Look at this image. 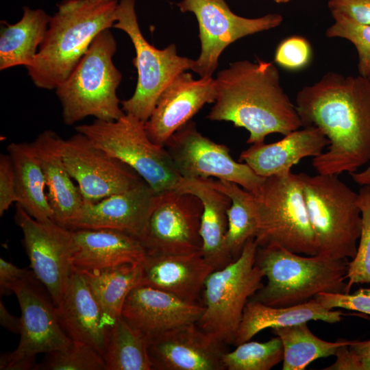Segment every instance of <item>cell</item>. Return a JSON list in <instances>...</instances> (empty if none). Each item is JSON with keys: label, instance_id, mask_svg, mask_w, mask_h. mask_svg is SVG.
Segmentation results:
<instances>
[{"label": "cell", "instance_id": "obj_1", "mask_svg": "<svg viewBox=\"0 0 370 370\" xmlns=\"http://www.w3.org/2000/svg\"><path fill=\"white\" fill-rule=\"evenodd\" d=\"M296 110L303 127L319 129L329 140L314 157L317 173L358 171L370 162V78L328 72L299 91Z\"/></svg>", "mask_w": 370, "mask_h": 370}, {"label": "cell", "instance_id": "obj_2", "mask_svg": "<svg viewBox=\"0 0 370 370\" xmlns=\"http://www.w3.org/2000/svg\"><path fill=\"white\" fill-rule=\"evenodd\" d=\"M215 82L217 97L208 119L245 128L249 132L247 143H262L271 134L285 136L303 127L272 62H232L217 73Z\"/></svg>", "mask_w": 370, "mask_h": 370}, {"label": "cell", "instance_id": "obj_3", "mask_svg": "<svg viewBox=\"0 0 370 370\" xmlns=\"http://www.w3.org/2000/svg\"><path fill=\"white\" fill-rule=\"evenodd\" d=\"M116 0H62L27 73L40 88L56 89L70 75L95 37L113 27Z\"/></svg>", "mask_w": 370, "mask_h": 370}, {"label": "cell", "instance_id": "obj_4", "mask_svg": "<svg viewBox=\"0 0 370 370\" xmlns=\"http://www.w3.org/2000/svg\"><path fill=\"white\" fill-rule=\"evenodd\" d=\"M348 258L303 256L279 245L258 247L256 264L267 284L251 299L275 307L292 306L320 293H346Z\"/></svg>", "mask_w": 370, "mask_h": 370}, {"label": "cell", "instance_id": "obj_5", "mask_svg": "<svg viewBox=\"0 0 370 370\" xmlns=\"http://www.w3.org/2000/svg\"><path fill=\"white\" fill-rule=\"evenodd\" d=\"M116 51L113 34L109 29H103L70 75L56 88L66 125L89 116L112 121L125 114L116 95L122 75L112 61Z\"/></svg>", "mask_w": 370, "mask_h": 370}, {"label": "cell", "instance_id": "obj_6", "mask_svg": "<svg viewBox=\"0 0 370 370\" xmlns=\"http://www.w3.org/2000/svg\"><path fill=\"white\" fill-rule=\"evenodd\" d=\"M298 174L317 241L316 256L354 258L362 227L358 193L338 175Z\"/></svg>", "mask_w": 370, "mask_h": 370}, {"label": "cell", "instance_id": "obj_7", "mask_svg": "<svg viewBox=\"0 0 370 370\" xmlns=\"http://www.w3.org/2000/svg\"><path fill=\"white\" fill-rule=\"evenodd\" d=\"M97 147L134 170L155 194L175 189L182 177L164 147L153 143L145 122L126 114L75 127Z\"/></svg>", "mask_w": 370, "mask_h": 370}, {"label": "cell", "instance_id": "obj_8", "mask_svg": "<svg viewBox=\"0 0 370 370\" xmlns=\"http://www.w3.org/2000/svg\"><path fill=\"white\" fill-rule=\"evenodd\" d=\"M258 247L279 245L290 251L316 256L317 244L308 217L299 174L273 175L256 193Z\"/></svg>", "mask_w": 370, "mask_h": 370}, {"label": "cell", "instance_id": "obj_9", "mask_svg": "<svg viewBox=\"0 0 370 370\" xmlns=\"http://www.w3.org/2000/svg\"><path fill=\"white\" fill-rule=\"evenodd\" d=\"M258 247L255 238L249 239L236 259L214 270L205 281L204 312L197 325L224 344L234 343L246 304L264 285L256 264Z\"/></svg>", "mask_w": 370, "mask_h": 370}, {"label": "cell", "instance_id": "obj_10", "mask_svg": "<svg viewBox=\"0 0 370 370\" xmlns=\"http://www.w3.org/2000/svg\"><path fill=\"white\" fill-rule=\"evenodd\" d=\"M113 27L125 32L135 49L133 64L138 81L132 96L121 101L122 110L146 122L164 90L181 73L191 69L194 60L180 56L171 44L163 49L151 45L144 38L137 20L135 1L120 0Z\"/></svg>", "mask_w": 370, "mask_h": 370}, {"label": "cell", "instance_id": "obj_11", "mask_svg": "<svg viewBox=\"0 0 370 370\" xmlns=\"http://www.w3.org/2000/svg\"><path fill=\"white\" fill-rule=\"evenodd\" d=\"M21 311L20 341L15 350L0 358L1 370L34 369L36 356L69 345L56 306L45 286L34 273L13 290Z\"/></svg>", "mask_w": 370, "mask_h": 370}, {"label": "cell", "instance_id": "obj_12", "mask_svg": "<svg viewBox=\"0 0 370 370\" xmlns=\"http://www.w3.org/2000/svg\"><path fill=\"white\" fill-rule=\"evenodd\" d=\"M203 206L198 197L176 189L154 194L139 236L147 254H190L201 251Z\"/></svg>", "mask_w": 370, "mask_h": 370}, {"label": "cell", "instance_id": "obj_13", "mask_svg": "<svg viewBox=\"0 0 370 370\" xmlns=\"http://www.w3.org/2000/svg\"><path fill=\"white\" fill-rule=\"evenodd\" d=\"M164 147L184 178L213 177L234 182L252 193L258 191L264 180L246 163L235 161L226 145L202 135L193 121L177 130Z\"/></svg>", "mask_w": 370, "mask_h": 370}, {"label": "cell", "instance_id": "obj_14", "mask_svg": "<svg viewBox=\"0 0 370 370\" xmlns=\"http://www.w3.org/2000/svg\"><path fill=\"white\" fill-rule=\"evenodd\" d=\"M182 12L195 14L199 24L200 54L191 69L200 77L212 76L224 49L237 40L279 26L280 14L246 18L234 13L224 0H182L177 3Z\"/></svg>", "mask_w": 370, "mask_h": 370}, {"label": "cell", "instance_id": "obj_15", "mask_svg": "<svg viewBox=\"0 0 370 370\" xmlns=\"http://www.w3.org/2000/svg\"><path fill=\"white\" fill-rule=\"evenodd\" d=\"M16 206L15 221L23 232V243L31 269L56 306L73 273V231L52 219L36 220Z\"/></svg>", "mask_w": 370, "mask_h": 370}, {"label": "cell", "instance_id": "obj_16", "mask_svg": "<svg viewBox=\"0 0 370 370\" xmlns=\"http://www.w3.org/2000/svg\"><path fill=\"white\" fill-rule=\"evenodd\" d=\"M61 151L64 165L85 201H97L145 182L82 133L62 139Z\"/></svg>", "mask_w": 370, "mask_h": 370}, {"label": "cell", "instance_id": "obj_17", "mask_svg": "<svg viewBox=\"0 0 370 370\" xmlns=\"http://www.w3.org/2000/svg\"><path fill=\"white\" fill-rule=\"evenodd\" d=\"M147 341L152 369L225 370L224 343L197 323L169 330Z\"/></svg>", "mask_w": 370, "mask_h": 370}, {"label": "cell", "instance_id": "obj_18", "mask_svg": "<svg viewBox=\"0 0 370 370\" xmlns=\"http://www.w3.org/2000/svg\"><path fill=\"white\" fill-rule=\"evenodd\" d=\"M216 97V82L212 76L195 79L190 73H181L162 92L145 122L148 136L153 143L164 147L177 130L205 104L214 103Z\"/></svg>", "mask_w": 370, "mask_h": 370}, {"label": "cell", "instance_id": "obj_19", "mask_svg": "<svg viewBox=\"0 0 370 370\" xmlns=\"http://www.w3.org/2000/svg\"><path fill=\"white\" fill-rule=\"evenodd\" d=\"M204 312L198 302H189L147 285H138L127 296L121 317L147 340L169 330L197 323Z\"/></svg>", "mask_w": 370, "mask_h": 370}, {"label": "cell", "instance_id": "obj_20", "mask_svg": "<svg viewBox=\"0 0 370 370\" xmlns=\"http://www.w3.org/2000/svg\"><path fill=\"white\" fill-rule=\"evenodd\" d=\"M154 194L143 182L128 190L97 201L84 200L68 228L113 230L138 238L146 224Z\"/></svg>", "mask_w": 370, "mask_h": 370}, {"label": "cell", "instance_id": "obj_21", "mask_svg": "<svg viewBox=\"0 0 370 370\" xmlns=\"http://www.w3.org/2000/svg\"><path fill=\"white\" fill-rule=\"evenodd\" d=\"M55 306L59 323L71 341L93 347L103 357L114 323L105 315L82 273L73 272Z\"/></svg>", "mask_w": 370, "mask_h": 370}, {"label": "cell", "instance_id": "obj_22", "mask_svg": "<svg viewBox=\"0 0 370 370\" xmlns=\"http://www.w3.org/2000/svg\"><path fill=\"white\" fill-rule=\"evenodd\" d=\"M140 285L172 294L189 302H197L208 276L214 269L201 251L190 254H147L142 262Z\"/></svg>", "mask_w": 370, "mask_h": 370}, {"label": "cell", "instance_id": "obj_23", "mask_svg": "<svg viewBox=\"0 0 370 370\" xmlns=\"http://www.w3.org/2000/svg\"><path fill=\"white\" fill-rule=\"evenodd\" d=\"M329 143L319 129L306 126L277 142L251 145L241 153L239 160L262 177L286 175L301 160L321 154Z\"/></svg>", "mask_w": 370, "mask_h": 370}, {"label": "cell", "instance_id": "obj_24", "mask_svg": "<svg viewBox=\"0 0 370 370\" xmlns=\"http://www.w3.org/2000/svg\"><path fill=\"white\" fill-rule=\"evenodd\" d=\"M73 272L82 273L141 262L147 256L136 236L113 230H73Z\"/></svg>", "mask_w": 370, "mask_h": 370}, {"label": "cell", "instance_id": "obj_25", "mask_svg": "<svg viewBox=\"0 0 370 370\" xmlns=\"http://www.w3.org/2000/svg\"><path fill=\"white\" fill-rule=\"evenodd\" d=\"M175 189L196 196L202 204L200 236L201 254L205 260L214 270L234 261L225 243L228 227L227 211L230 199L212 185L210 178L182 177Z\"/></svg>", "mask_w": 370, "mask_h": 370}, {"label": "cell", "instance_id": "obj_26", "mask_svg": "<svg viewBox=\"0 0 370 370\" xmlns=\"http://www.w3.org/2000/svg\"><path fill=\"white\" fill-rule=\"evenodd\" d=\"M62 141V138L53 130H45L32 143L44 172L52 220L68 227L80 210L84 199L63 162Z\"/></svg>", "mask_w": 370, "mask_h": 370}, {"label": "cell", "instance_id": "obj_27", "mask_svg": "<svg viewBox=\"0 0 370 370\" xmlns=\"http://www.w3.org/2000/svg\"><path fill=\"white\" fill-rule=\"evenodd\" d=\"M345 314L339 310L325 308L314 298L288 307L271 306L250 299L243 311L233 345L237 346L250 341L265 329L290 326L312 320L335 323Z\"/></svg>", "mask_w": 370, "mask_h": 370}, {"label": "cell", "instance_id": "obj_28", "mask_svg": "<svg viewBox=\"0 0 370 370\" xmlns=\"http://www.w3.org/2000/svg\"><path fill=\"white\" fill-rule=\"evenodd\" d=\"M51 18L42 9L24 6L22 18L17 23L1 21V71L32 64L45 38Z\"/></svg>", "mask_w": 370, "mask_h": 370}, {"label": "cell", "instance_id": "obj_29", "mask_svg": "<svg viewBox=\"0 0 370 370\" xmlns=\"http://www.w3.org/2000/svg\"><path fill=\"white\" fill-rule=\"evenodd\" d=\"M16 182V206L38 221L52 219L44 172L32 143H11L6 147Z\"/></svg>", "mask_w": 370, "mask_h": 370}, {"label": "cell", "instance_id": "obj_30", "mask_svg": "<svg viewBox=\"0 0 370 370\" xmlns=\"http://www.w3.org/2000/svg\"><path fill=\"white\" fill-rule=\"evenodd\" d=\"M106 317L112 323L121 316L130 292L140 285L142 262L82 273Z\"/></svg>", "mask_w": 370, "mask_h": 370}, {"label": "cell", "instance_id": "obj_31", "mask_svg": "<svg viewBox=\"0 0 370 370\" xmlns=\"http://www.w3.org/2000/svg\"><path fill=\"white\" fill-rule=\"evenodd\" d=\"M210 182L231 201L227 211L228 227L225 243L234 260L241 255L247 241L255 238L257 234L258 217L256 197L254 193L234 182L212 179Z\"/></svg>", "mask_w": 370, "mask_h": 370}, {"label": "cell", "instance_id": "obj_32", "mask_svg": "<svg viewBox=\"0 0 370 370\" xmlns=\"http://www.w3.org/2000/svg\"><path fill=\"white\" fill-rule=\"evenodd\" d=\"M282 341L284 350L282 370H304L312 362L335 355L337 349L353 340L328 342L315 336L307 322L273 329Z\"/></svg>", "mask_w": 370, "mask_h": 370}, {"label": "cell", "instance_id": "obj_33", "mask_svg": "<svg viewBox=\"0 0 370 370\" xmlns=\"http://www.w3.org/2000/svg\"><path fill=\"white\" fill-rule=\"evenodd\" d=\"M106 370H151L147 339L121 316L110 328L103 355Z\"/></svg>", "mask_w": 370, "mask_h": 370}, {"label": "cell", "instance_id": "obj_34", "mask_svg": "<svg viewBox=\"0 0 370 370\" xmlns=\"http://www.w3.org/2000/svg\"><path fill=\"white\" fill-rule=\"evenodd\" d=\"M283 357L282 343L276 336L264 343L248 341L237 345L224 354L223 363L227 370H269Z\"/></svg>", "mask_w": 370, "mask_h": 370}, {"label": "cell", "instance_id": "obj_35", "mask_svg": "<svg viewBox=\"0 0 370 370\" xmlns=\"http://www.w3.org/2000/svg\"><path fill=\"white\" fill-rule=\"evenodd\" d=\"M35 370H106L102 355L93 347L74 342L62 349L45 354Z\"/></svg>", "mask_w": 370, "mask_h": 370}, {"label": "cell", "instance_id": "obj_36", "mask_svg": "<svg viewBox=\"0 0 370 370\" xmlns=\"http://www.w3.org/2000/svg\"><path fill=\"white\" fill-rule=\"evenodd\" d=\"M362 227L357 252L349 262L346 293L356 284L370 283V185H363L358 192Z\"/></svg>", "mask_w": 370, "mask_h": 370}, {"label": "cell", "instance_id": "obj_37", "mask_svg": "<svg viewBox=\"0 0 370 370\" xmlns=\"http://www.w3.org/2000/svg\"><path fill=\"white\" fill-rule=\"evenodd\" d=\"M334 23L327 31L329 38H341L351 42L358 56L359 75H370V25L354 22L344 16L334 15Z\"/></svg>", "mask_w": 370, "mask_h": 370}, {"label": "cell", "instance_id": "obj_38", "mask_svg": "<svg viewBox=\"0 0 370 370\" xmlns=\"http://www.w3.org/2000/svg\"><path fill=\"white\" fill-rule=\"evenodd\" d=\"M311 58L309 42L301 36H291L280 43L275 53V62L290 70L299 69L308 64Z\"/></svg>", "mask_w": 370, "mask_h": 370}, {"label": "cell", "instance_id": "obj_39", "mask_svg": "<svg viewBox=\"0 0 370 370\" xmlns=\"http://www.w3.org/2000/svg\"><path fill=\"white\" fill-rule=\"evenodd\" d=\"M314 299L328 309L340 308L370 315V287L360 288L352 294L320 293Z\"/></svg>", "mask_w": 370, "mask_h": 370}, {"label": "cell", "instance_id": "obj_40", "mask_svg": "<svg viewBox=\"0 0 370 370\" xmlns=\"http://www.w3.org/2000/svg\"><path fill=\"white\" fill-rule=\"evenodd\" d=\"M332 16L340 15L354 22L370 25V0H329Z\"/></svg>", "mask_w": 370, "mask_h": 370}, {"label": "cell", "instance_id": "obj_41", "mask_svg": "<svg viewBox=\"0 0 370 370\" xmlns=\"http://www.w3.org/2000/svg\"><path fill=\"white\" fill-rule=\"evenodd\" d=\"M15 175L9 154L0 156V216L16 202Z\"/></svg>", "mask_w": 370, "mask_h": 370}, {"label": "cell", "instance_id": "obj_42", "mask_svg": "<svg viewBox=\"0 0 370 370\" xmlns=\"http://www.w3.org/2000/svg\"><path fill=\"white\" fill-rule=\"evenodd\" d=\"M34 272L27 268H19L12 263L0 258V294L10 295L14 288L27 279Z\"/></svg>", "mask_w": 370, "mask_h": 370}, {"label": "cell", "instance_id": "obj_43", "mask_svg": "<svg viewBox=\"0 0 370 370\" xmlns=\"http://www.w3.org/2000/svg\"><path fill=\"white\" fill-rule=\"evenodd\" d=\"M351 345V344H350ZM349 345L340 347L336 354L334 363L325 368V370H363L362 365L357 356L349 349Z\"/></svg>", "mask_w": 370, "mask_h": 370}, {"label": "cell", "instance_id": "obj_44", "mask_svg": "<svg viewBox=\"0 0 370 370\" xmlns=\"http://www.w3.org/2000/svg\"><path fill=\"white\" fill-rule=\"evenodd\" d=\"M349 347L361 362L363 370H370V339L367 341L353 340Z\"/></svg>", "mask_w": 370, "mask_h": 370}, {"label": "cell", "instance_id": "obj_45", "mask_svg": "<svg viewBox=\"0 0 370 370\" xmlns=\"http://www.w3.org/2000/svg\"><path fill=\"white\" fill-rule=\"evenodd\" d=\"M0 324L1 326L14 334H20L21 318L12 314L5 305L0 301Z\"/></svg>", "mask_w": 370, "mask_h": 370}, {"label": "cell", "instance_id": "obj_46", "mask_svg": "<svg viewBox=\"0 0 370 370\" xmlns=\"http://www.w3.org/2000/svg\"><path fill=\"white\" fill-rule=\"evenodd\" d=\"M370 78V75L369 77ZM353 181L360 186L370 185V164L360 171L350 174Z\"/></svg>", "mask_w": 370, "mask_h": 370}, {"label": "cell", "instance_id": "obj_47", "mask_svg": "<svg viewBox=\"0 0 370 370\" xmlns=\"http://www.w3.org/2000/svg\"><path fill=\"white\" fill-rule=\"evenodd\" d=\"M273 1H275L276 3H287L291 0H273Z\"/></svg>", "mask_w": 370, "mask_h": 370}, {"label": "cell", "instance_id": "obj_48", "mask_svg": "<svg viewBox=\"0 0 370 370\" xmlns=\"http://www.w3.org/2000/svg\"><path fill=\"white\" fill-rule=\"evenodd\" d=\"M95 1H107V0H95Z\"/></svg>", "mask_w": 370, "mask_h": 370}]
</instances>
